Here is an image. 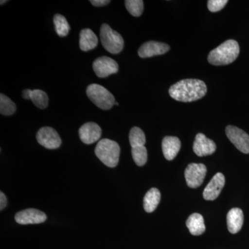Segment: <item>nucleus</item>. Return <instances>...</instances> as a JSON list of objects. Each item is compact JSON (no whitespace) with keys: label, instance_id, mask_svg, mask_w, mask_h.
Listing matches in <instances>:
<instances>
[{"label":"nucleus","instance_id":"obj_1","mask_svg":"<svg viewBox=\"0 0 249 249\" xmlns=\"http://www.w3.org/2000/svg\"><path fill=\"white\" fill-rule=\"evenodd\" d=\"M207 93V87L204 81L198 79L180 80L172 85L169 94L173 99L180 102H193L204 97Z\"/></svg>","mask_w":249,"mask_h":249},{"label":"nucleus","instance_id":"obj_2","mask_svg":"<svg viewBox=\"0 0 249 249\" xmlns=\"http://www.w3.org/2000/svg\"><path fill=\"white\" fill-rule=\"evenodd\" d=\"M240 53L238 43L234 40H229L210 52L208 61L214 66L227 65L235 61Z\"/></svg>","mask_w":249,"mask_h":249},{"label":"nucleus","instance_id":"obj_3","mask_svg":"<svg viewBox=\"0 0 249 249\" xmlns=\"http://www.w3.org/2000/svg\"><path fill=\"white\" fill-rule=\"evenodd\" d=\"M121 149L119 144L114 141L103 139L100 141L95 148L96 157L103 164L109 168H115L119 161Z\"/></svg>","mask_w":249,"mask_h":249},{"label":"nucleus","instance_id":"obj_4","mask_svg":"<svg viewBox=\"0 0 249 249\" xmlns=\"http://www.w3.org/2000/svg\"><path fill=\"white\" fill-rule=\"evenodd\" d=\"M86 93L90 101L103 110L110 109L116 102L112 93L100 85H89L87 88Z\"/></svg>","mask_w":249,"mask_h":249},{"label":"nucleus","instance_id":"obj_5","mask_svg":"<svg viewBox=\"0 0 249 249\" xmlns=\"http://www.w3.org/2000/svg\"><path fill=\"white\" fill-rule=\"evenodd\" d=\"M101 43L109 53L117 54L122 52L124 40L122 36L116 31L112 30L108 24H103L100 31Z\"/></svg>","mask_w":249,"mask_h":249},{"label":"nucleus","instance_id":"obj_6","mask_svg":"<svg viewBox=\"0 0 249 249\" xmlns=\"http://www.w3.org/2000/svg\"><path fill=\"white\" fill-rule=\"evenodd\" d=\"M206 165L202 163H191L185 170V178L187 185L192 188H198L202 184L206 177Z\"/></svg>","mask_w":249,"mask_h":249},{"label":"nucleus","instance_id":"obj_7","mask_svg":"<svg viewBox=\"0 0 249 249\" xmlns=\"http://www.w3.org/2000/svg\"><path fill=\"white\" fill-rule=\"evenodd\" d=\"M226 134L237 150L249 154V136L245 131L235 126L229 125L226 128Z\"/></svg>","mask_w":249,"mask_h":249},{"label":"nucleus","instance_id":"obj_8","mask_svg":"<svg viewBox=\"0 0 249 249\" xmlns=\"http://www.w3.org/2000/svg\"><path fill=\"white\" fill-rule=\"evenodd\" d=\"M36 139L42 146L50 150L58 148L62 143L58 132L51 127H44L39 129Z\"/></svg>","mask_w":249,"mask_h":249},{"label":"nucleus","instance_id":"obj_9","mask_svg":"<svg viewBox=\"0 0 249 249\" xmlns=\"http://www.w3.org/2000/svg\"><path fill=\"white\" fill-rule=\"evenodd\" d=\"M93 69L96 76L99 78H106L117 73L119 65L114 59L107 56L100 57L93 63Z\"/></svg>","mask_w":249,"mask_h":249},{"label":"nucleus","instance_id":"obj_10","mask_svg":"<svg viewBox=\"0 0 249 249\" xmlns=\"http://www.w3.org/2000/svg\"><path fill=\"white\" fill-rule=\"evenodd\" d=\"M45 213L35 209H28L19 211L15 216L16 222L22 225L41 224L47 220Z\"/></svg>","mask_w":249,"mask_h":249},{"label":"nucleus","instance_id":"obj_11","mask_svg":"<svg viewBox=\"0 0 249 249\" xmlns=\"http://www.w3.org/2000/svg\"><path fill=\"white\" fill-rule=\"evenodd\" d=\"M170 50V46L162 42L149 41L141 46L139 49V57L150 58L155 55H163Z\"/></svg>","mask_w":249,"mask_h":249},{"label":"nucleus","instance_id":"obj_12","mask_svg":"<svg viewBox=\"0 0 249 249\" xmlns=\"http://www.w3.org/2000/svg\"><path fill=\"white\" fill-rule=\"evenodd\" d=\"M225 185V178L222 173H218L211 180L203 193L206 200L213 201L217 199Z\"/></svg>","mask_w":249,"mask_h":249},{"label":"nucleus","instance_id":"obj_13","mask_svg":"<svg viewBox=\"0 0 249 249\" xmlns=\"http://www.w3.org/2000/svg\"><path fill=\"white\" fill-rule=\"evenodd\" d=\"M216 144L213 141L208 139L204 134H196L194 143L193 151L199 157L213 155L216 150Z\"/></svg>","mask_w":249,"mask_h":249},{"label":"nucleus","instance_id":"obj_14","mask_svg":"<svg viewBox=\"0 0 249 249\" xmlns=\"http://www.w3.org/2000/svg\"><path fill=\"white\" fill-rule=\"evenodd\" d=\"M101 134H102V129L98 124L93 122L87 123L79 129L80 140L88 145L99 140Z\"/></svg>","mask_w":249,"mask_h":249},{"label":"nucleus","instance_id":"obj_15","mask_svg":"<svg viewBox=\"0 0 249 249\" xmlns=\"http://www.w3.org/2000/svg\"><path fill=\"white\" fill-rule=\"evenodd\" d=\"M181 142L178 137H165L162 142V150L167 160H173L177 157L180 149Z\"/></svg>","mask_w":249,"mask_h":249},{"label":"nucleus","instance_id":"obj_16","mask_svg":"<svg viewBox=\"0 0 249 249\" xmlns=\"http://www.w3.org/2000/svg\"><path fill=\"white\" fill-rule=\"evenodd\" d=\"M227 219L229 231L232 234L237 233L243 226V211L238 208H234L228 213Z\"/></svg>","mask_w":249,"mask_h":249},{"label":"nucleus","instance_id":"obj_17","mask_svg":"<svg viewBox=\"0 0 249 249\" xmlns=\"http://www.w3.org/2000/svg\"><path fill=\"white\" fill-rule=\"evenodd\" d=\"M97 36L89 29H83L80 34V48L83 52H88L97 47Z\"/></svg>","mask_w":249,"mask_h":249},{"label":"nucleus","instance_id":"obj_18","mask_svg":"<svg viewBox=\"0 0 249 249\" xmlns=\"http://www.w3.org/2000/svg\"><path fill=\"white\" fill-rule=\"evenodd\" d=\"M186 226L193 235H200L206 231L204 217L199 213L192 214L187 219Z\"/></svg>","mask_w":249,"mask_h":249},{"label":"nucleus","instance_id":"obj_19","mask_svg":"<svg viewBox=\"0 0 249 249\" xmlns=\"http://www.w3.org/2000/svg\"><path fill=\"white\" fill-rule=\"evenodd\" d=\"M160 200V193L157 188H152L147 192L143 199V207L148 213L157 209Z\"/></svg>","mask_w":249,"mask_h":249},{"label":"nucleus","instance_id":"obj_20","mask_svg":"<svg viewBox=\"0 0 249 249\" xmlns=\"http://www.w3.org/2000/svg\"><path fill=\"white\" fill-rule=\"evenodd\" d=\"M129 143L132 147L144 146L145 143V136L142 129L134 127L129 132Z\"/></svg>","mask_w":249,"mask_h":249},{"label":"nucleus","instance_id":"obj_21","mask_svg":"<svg viewBox=\"0 0 249 249\" xmlns=\"http://www.w3.org/2000/svg\"><path fill=\"white\" fill-rule=\"evenodd\" d=\"M54 25L57 34L60 37L67 36L70 30V26L66 18L60 14H56L53 18Z\"/></svg>","mask_w":249,"mask_h":249},{"label":"nucleus","instance_id":"obj_22","mask_svg":"<svg viewBox=\"0 0 249 249\" xmlns=\"http://www.w3.org/2000/svg\"><path fill=\"white\" fill-rule=\"evenodd\" d=\"M31 101L39 109H45L49 105V97L45 91L40 89L33 90Z\"/></svg>","mask_w":249,"mask_h":249},{"label":"nucleus","instance_id":"obj_23","mask_svg":"<svg viewBox=\"0 0 249 249\" xmlns=\"http://www.w3.org/2000/svg\"><path fill=\"white\" fill-rule=\"evenodd\" d=\"M16 111V104L6 95L0 94V113L2 115L11 116Z\"/></svg>","mask_w":249,"mask_h":249},{"label":"nucleus","instance_id":"obj_24","mask_svg":"<svg viewBox=\"0 0 249 249\" xmlns=\"http://www.w3.org/2000/svg\"><path fill=\"white\" fill-rule=\"evenodd\" d=\"M126 9L134 17L142 16L143 11V1L142 0H126L124 1Z\"/></svg>","mask_w":249,"mask_h":249},{"label":"nucleus","instance_id":"obj_25","mask_svg":"<svg viewBox=\"0 0 249 249\" xmlns=\"http://www.w3.org/2000/svg\"><path fill=\"white\" fill-rule=\"evenodd\" d=\"M132 156L134 161L139 166H142L147 160V149L145 146L132 147Z\"/></svg>","mask_w":249,"mask_h":249},{"label":"nucleus","instance_id":"obj_26","mask_svg":"<svg viewBox=\"0 0 249 249\" xmlns=\"http://www.w3.org/2000/svg\"><path fill=\"white\" fill-rule=\"evenodd\" d=\"M227 3V0H209L208 1V8L211 12H218L224 9Z\"/></svg>","mask_w":249,"mask_h":249},{"label":"nucleus","instance_id":"obj_27","mask_svg":"<svg viewBox=\"0 0 249 249\" xmlns=\"http://www.w3.org/2000/svg\"><path fill=\"white\" fill-rule=\"evenodd\" d=\"M90 2L91 3L93 6L101 7V6H106V5L109 4L111 1L109 0H91Z\"/></svg>","mask_w":249,"mask_h":249},{"label":"nucleus","instance_id":"obj_28","mask_svg":"<svg viewBox=\"0 0 249 249\" xmlns=\"http://www.w3.org/2000/svg\"><path fill=\"white\" fill-rule=\"evenodd\" d=\"M6 205H7V199H6V196L2 192H1V193H0V210L2 211L3 209H4Z\"/></svg>","mask_w":249,"mask_h":249},{"label":"nucleus","instance_id":"obj_29","mask_svg":"<svg viewBox=\"0 0 249 249\" xmlns=\"http://www.w3.org/2000/svg\"><path fill=\"white\" fill-rule=\"evenodd\" d=\"M32 91L33 90L29 89H24V91H22V97L24 98V99H31Z\"/></svg>","mask_w":249,"mask_h":249},{"label":"nucleus","instance_id":"obj_30","mask_svg":"<svg viewBox=\"0 0 249 249\" xmlns=\"http://www.w3.org/2000/svg\"><path fill=\"white\" fill-rule=\"evenodd\" d=\"M5 2H7V1H6H6H3V0H1V1H0V4H1V5L4 4H5Z\"/></svg>","mask_w":249,"mask_h":249},{"label":"nucleus","instance_id":"obj_31","mask_svg":"<svg viewBox=\"0 0 249 249\" xmlns=\"http://www.w3.org/2000/svg\"><path fill=\"white\" fill-rule=\"evenodd\" d=\"M114 105H115V106H119V103H118L117 102H115L114 103Z\"/></svg>","mask_w":249,"mask_h":249}]
</instances>
